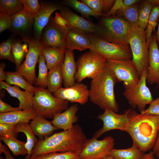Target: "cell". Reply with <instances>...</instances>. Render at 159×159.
I'll return each mask as SVG.
<instances>
[{"label": "cell", "instance_id": "1", "mask_svg": "<svg viewBox=\"0 0 159 159\" xmlns=\"http://www.w3.org/2000/svg\"><path fill=\"white\" fill-rule=\"evenodd\" d=\"M87 139L81 126L76 124L71 129L39 140L33 149L31 158L54 152L72 151L80 153Z\"/></svg>", "mask_w": 159, "mask_h": 159}, {"label": "cell", "instance_id": "2", "mask_svg": "<svg viewBox=\"0 0 159 159\" xmlns=\"http://www.w3.org/2000/svg\"><path fill=\"white\" fill-rule=\"evenodd\" d=\"M129 118L125 132L132 138V145L144 153L152 149L159 130V115L138 114L133 108Z\"/></svg>", "mask_w": 159, "mask_h": 159}, {"label": "cell", "instance_id": "3", "mask_svg": "<svg viewBox=\"0 0 159 159\" xmlns=\"http://www.w3.org/2000/svg\"><path fill=\"white\" fill-rule=\"evenodd\" d=\"M118 82L112 72L105 65L91 81L89 89L90 101L104 110L110 109L117 112L119 107L114 89Z\"/></svg>", "mask_w": 159, "mask_h": 159}, {"label": "cell", "instance_id": "4", "mask_svg": "<svg viewBox=\"0 0 159 159\" xmlns=\"http://www.w3.org/2000/svg\"><path fill=\"white\" fill-rule=\"evenodd\" d=\"M97 25V36L110 43L129 46L131 25L124 18L117 15H103Z\"/></svg>", "mask_w": 159, "mask_h": 159}, {"label": "cell", "instance_id": "5", "mask_svg": "<svg viewBox=\"0 0 159 159\" xmlns=\"http://www.w3.org/2000/svg\"><path fill=\"white\" fill-rule=\"evenodd\" d=\"M69 102L55 97L47 89L38 87L33 96V108L38 115L45 118H53L69 108Z\"/></svg>", "mask_w": 159, "mask_h": 159}, {"label": "cell", "instance_id": "6", "mask_svg": "<svg viewBox=\"0 0 159 159\" xmlns=\"http://www.w3.org/2000/svg\"><path fill=\"white\" fill-rule=\"evenodd\" d=\"M129 44L132 53V61L140 77L142 72L147 70L148 67L149 46L145 30L137 24L131 25Z\"/></svg>", "mask_w": 159, "mask_h": 159}, {"label": "cell", "instance_id": "7", "mask_svg": "<svg viewBox=\"0 0 159 159\" xmlns=\"http://www.w3.org/2000/svg\"><path fill=\"white\" fill-rule=\"evenodd\" d=\"M106 62V59L91 50L84 53L76 62L75 80L81 82L86 78L93 79L105 66Z\"/></svg>", "mask_w": 159, "mask_h": 159}, {"label": "cell", "instance_id": "8", "mask_svg": "<svg viewBox=\"0 0 159 159\" xmlns=\"http://www.w3.org/2000/svg\"><path fill=\"white\" fill-rule=\"evenodd\" d=\"M92 45L91 50L106 59H131L132 54L129 46L119 45L107 42L94 34H88Z\"/></svg>", "mask_w": 159, "mask_h": 159}, {"label": "cell", "instance_id": "9", "mask_svg": "<svg viewBox=\"0 0 159 159\" xmlns=\"http://www.w3.org/2000/svg\"><path fill=\"white\" fill-rule=\"evenodd\" d=\"M29 45L28 52L24 62L16 70V71L23 77L31 84H35L37 77L35 68L43 48L40 39L21 37Z\"/></svg>", "mask_w": 159, "mask_h": 159}, {"label": "cell", "instance_id": "10", "mask_svg": "<svg viewBox=\"0 0 159 159\" xmlns=\"http://www.w3.org/2000/svg\"><path fill=\"white\" fill-rule=\"evenodd\" d=\"M106 65L118 82H123L125 89L135 86L140 80V77L132 59H106Z\"/></svg>", "mask_w": 159, "mask_h": 159}, {"label": "cell", "instance_id": "11", "mask_svg": "<svg viewBox=\"0 0 159 159\" xmlns=\"http://www.w3.org/2000/svg\"><path fill=\"white\" fill-rule=\"evenodd\" d=\"M147 70L143 72L138 83L135 86L125 89L123 95L133 108L137 107L140 112L153 100L151 92L146 85Z\"/></svg>", "mask_w": 159, "mask_h": 159}, {"label": "cell", "instance_id": "12", "mask_svg": "<svg viewBox=\"0 0 159 159\" xmlns=\"http://www.w3.org/2000/svg\"><path fill=\"white\" fill-rule=\"evenodd\" d=\"M115 140L111 136L102 140H98L94 136L87 139L79 154L81 159H102L109 155L114 148Z\"/></svg>", "mask_w": 159, "mask_h": 159}, {"label": "cell", "instance_id": "13", "mask_svg": "<svg viewBox=\"0 0 159 159\" xmlns=\"http://www.w3.org/2000/svg\"><path fill=\"white\" fill-rule=\"evenodd\" d=\"M130 109L126 110L122 114H117L110 109L104 110L103 113L100 114L97 117L102 121V126L95 132L94 136L97 138L104 133L114 130L125 132L129 121V114Z\"/></svg>", "mask_w": 159, "mask_h": 159}, {"label": "cell", "instance_id": "14", "mask_svg": "<svg viewBox=\"0 0 159 159\" xmlns=\"http://www.w3.org/2000/svg\"><path fill=\"white\" fill-rule=\"evenodd\" d=\"M69 28H63L58 25L51 16L42 32L40 40L43 47L66 49V38Z\"/></svg>", "mask_w": 159, "mask_h": 159}, {"label": "cell", "instance_id": "15", "mask_svg": "<svg viewBox=\"0 0 159 159\" xmlns=\"http://www.w3.org/2000/svg\"><path fill=\"white\" fill-rule=\"evenodd\" d=\"M53 95L56 97L69 102L84 105L89 98V90L84 84L77 82L70 87H60L53 92Z\"/></svg>", "mask_w": 159, "mask_h": 159}, {"label": "cell", "instance_id": "16", "mask_svg": "<svg viewBox=\"0 0 159 159\" xmlns=\"http://www.w3.org/2000/svg\"><path fill=\"white\" fill-rule=\"evenodd\" d=\"M59 11L69 27L80 29L87 34H97L98 30L97 24L87 20L67 8L62 6Z\"/></svg>", "mask_w": 159, "mask_h": 159}, {"label": "cell", "instance_id": "17", "mask_svg": "<svg viewBox=\"0 0 159 159\" xmlns=\"http://www.w3.org/2000/svg\"><path fill=\"white\" fill-rule=\"evenodd\" d=\"M148 50V67L146 81L150 84H159V48L155 34L152 35Z\"/></svg>", "mask_w": 159, "mask_h": 159}, {"label": "cell", "instance_id": "18", "mask_svg": "<svg viewBox=\"0 0 159 159\" xmlns=\"http://www.w3.org/2000/svg\"><path fill=\"white\" fill-rule=\"evenodd\" d=\"M41 8L34 18V28L35 37L40 39L43 30L48 23L52 14L59 10L62 6L51 2H42Z\"/></svg>", "mask_w": 159, "mask_h": 159}, {"label": "cell", "instance_id": "19", "mask_svg": "<svg viewBox=\"0 0 159 159\" xmlns=\"http://www.w3.org/2000/svg\"><path fill=\"white\" fill-rule=\"evenodd\" d=\"M66 49L73 51L91 50L92 45L87 34L80 29L69 27L66 38Z\"/></svg>", "mask_w": 159, "mask_h": 159}, {"label": "cell", "instance_id": "20", "mask_svg": "<svg viewBox=\"0 0 159 159\" xmlns=\"http://www.w3.org/2000/svg\"><path fill=\"white\" fill-rule=\"evenodd\" d=\"M78 109L77 105L73 104L64 111L55 115L51 122L58 129L63 130L71 129L78 120L76 114Z\"/></svg>", "mask_w": 159, "mask_h": 159}, {"label": "cell", "instance_id": "21", "mask_svg": "<svg viewBox=\"0 0 159 159\" xmlns=\"http://www.w3.org/2000/svg\"><path fill=\"white\" fill-rule=\"evenodd\" d=\"M0 88L5 90L11 96L18 100L19 103L18 107L20 110L33 107L34 95L30 92L22 90L19 87L11 86L4 81L0 82Z\"/></svg>", "mask_w": 159, "mask_h": 159}, {"label": "cell", "instance_id": "22", "mask_svg": "<svg viewBox=\"0 0 159 159\" xmlns=\"http://www.w3.org/2000/svg\"><path fill=\"white\" fill-rule=\"evenodd\" d=\"M62 70L64 87L73 85L75 83V77L77 70L73 51L66 49Z\"/></svg>", "mask_w": 159, "mask_h": 159}, {"label": "cell", "instance_id": "23", "mask_svg": "<svg viewBox=\"0 0 159 159\" xmlns=\"http://www.w3.org/2000/svg\"><path fill=\"white\" fill-rule=\"evenodd\" d=\"M35 17L27 11L23 9L11 15V29L19 34L30 29L34 24Z\"/></svg>", "mask_w": 159, "mask_h": 159}, {"label": "cell", "instance_id": "24", "mask_svg": "<svg viewBox=\"0 0 159 159\" xmlns=\"http://www.w3.org/2000/svg\"><path fill=\"white\" fill-rule=\"evenodd\" d=\"M36 110L32 107L6 113H0V123L17 125L28 122L37 115Z\"/></svg>", "mask_w": 159, "mask_h": 159}, {"label": "cell", "instance_id": "25", "mask_svg": "<svg viewBox=\"0 0 159 159\" xmlns=\"http://www.w3.org/2000/svg\"><path fill=\"white\" fill-rule=\"evenodd\" d=\"M30 125L39 140H42L52 135L58 129L51 122L42 116L37 115L30 122Z\"/></svg>", "mask_w": 159, "mask_h": 159}, {"label": "cell", "instance_id": "26", "mask_svg": "<svg viewBox=\"0 0 159 159\" xmlns=\"http://www.w3.org/2000/svg\"><path fill=\"white\" fill-rule=\"evenodd\" d=\"M65 49L59 47H43L42 53L45 58L49 71L63 62Z\"/></svg>", "mask_w": 159, "mask_h": 159}, {"label": "cell", "instance_id": "27", "mask_svg": "<svg viewBox=\"0 0 159 159\" xmlns=\"http://www.w3.org/2000/svg\"><path fill=\"white\" fill-rule=\"evenodd\" d=\"M5 72L6 76L5 81L8 84L20 87L34 95L37 90L38 87L33 86L17 72Z\"/></svg>", "mask_w": 159, "mask_h": 159}, {"label": "cell", "instance_id": "28", "mask_svg": "<svg viewBox=\"0 0 159 159\" xmlns=\"http://www.w3.org/2000/svg\"><path fill=\"white\" fill-rule=\"evenodd\" d=\"M16 131L23 133L26 138L25 147L28 153L25 157L26 159H29L31 157L33 149L38 142V140L32 130L30 124L28 122L22 123L16 125Z\"/></svg>", "mask_w": 159, "mask_h": 159}, {"label": "cell", "instance_id": "29", "mask_svg": "<svg viewBox=\"0 0 159 159\" xmlns=\"http://www.w3.org/2000/svg\"><path fill=\"white\" fill-rule=\"evenodd\" d=\"M29 45L24 39L13 40L12 54L16 65V70L21 64L28 51Z\"/></svg>", "mask_w": 159, "mask_h": 159}, {"label": "cell", "instance_id": "30", "mask_svg": "<svg viewBox=\"0 0 159 159\" xmlns=\"http://www.w3.org/2000/svg\"><path fill=\"white\" fill-rule=\"evenodd\" d=\"M63 62L59 64L48 72L47 89L52 93L61 87L63 82L62 70Z\"/></svg>", "mask_w": 159, "mask_h": 159}, {"label": "cell", "instance_id": "31", "mask_svg": "<svg viewBox=\"0 0 159 159\" xmlns=\"http://www.w3.org/2000/svg\"><path fill=\"white\" fill-rule=\"evenodd\" d=\"M145 154L136 147L132 145L125 149L113 148L110 150L109 155L116 159H141Z\"/></svg>", "mask_w": 159, "mask_h": 159}, {"label": "cell", "instance_id": "32", "mask_svg": "<svg viewBox=\"0 0 159 159\" xmlns=\"http://www.w3.org/2000/svg\"><path fill=\"white\" fill-rule=\"evenodd\" d=\"M1 141L8 146L14 156L26 155L28 152L25 147L26 142L18 140L12 135L0 137Z\"/></svg>", "mask_w": 159, "mask_h": 159}, {"label": "cell", "instance_id": "33", "mask_svg": "<svg viewBox=\"0 0 159 159\" xmlns=\"http://www.w3.org/2000/svg\"><path fill=\"white\" fill-rule=\"evenodd\" d=\"M93 11L100 16L107 13L114 4L115 0H82Z\"/></svg>", "mask_w": 159, "mask_h": 159}, {"label": "cell", "instance_id": "34", "mask_svg": "<svg viewBox=\"0 0 159 159\" xmlns=\"http://www.w3.org/2000/svg\"><path fill=\"white\" fill-rule=\"evenodd\" d=\"M63 4L72 8L82 16L87 18L90 16L98 18L100 16L93 11L88 6L80 1L65 0L62 1Z\"/></svg>", "mask_w": 159, "mask_h": 159}, {"label": "cell", "instance_id": "35", "mask_svg": "<svg viewBox=\"0 0 159 159\" xmlns=\"http://www.w3.org/2000/svg\"><path fill=\"white\" fill-rule=\"evenodd\" d=\"M155 5L150 0L143 1L139 11L137 25L140 28L145 29L152 10Z\"/></svg>", "mask_w": 159, "mask_h": 159}, {"label": "cell", "instance_id": "36", "mask_svg": "<svg viewBox=\"0 0 159 159\" xmlns=\"http://www.w3.org/2000/svg\"><path fill=\"white\" fill-rule=\"evenodd\" d=\"M39 72L35 84L39 87L46 88L47 87L48 72L45 58L41 53L39 56Z\"/></svg>", "mask_w": 159, "mask_h": 159}, {"label": "cell", "instance_id": "37", "mask_svg": "<svg viewBox=\"0 0 159 159\" xmlns=\"http://www.w3.org/2000/svg\"><path fill=\"white\" fill-rule=\"evenodd\" d=\"M23 9L21 0H0V12L12 15Z\"/></svg>", "mask_w": 159, "mask_h": 159}, {"label": "cell", "instance_id": "38", "mask_svg": "<svg viewBox=\"0 0 159 159\" xmlns=\"http://www.w3.org/2000/svg\"><path fill=\"white\" fill-rule=\"evenodd\" d=\"M159 17V5H155L152 10L145 30L146 42L148 46L152 36V32L155 31Z\"/></svg>", "mask_w": 159, "mask_h": 159}, {"label": "cell", "instance_id": "39", "mask_svg": "<svg viewBox=\"0 0 159 159\" xmlns=\"http://www.w3.org/2000/svg\"><path fill=\"white\" fill-rule=\"evenodd\" d=\"M139 11L138 5L136 4L118 11L116 14L124 18L131 25H136L138 21Z\"/></svg>", "mask_w": 159, "mask_h": 159}, {"label": "cell", "instance_id": "40", "mask_svg": "<svg viewBox=\"0 0 159 159\" xmlns=\"http://www.w3.org/2000/svg\"><path fill=\"white\" fill-rule=\"evenodd\" d=\"M80 153L70 151L64 152H54L37 155L29 159H81Z\"/></svg>", "mask_w": 159, "mask_h": 159}, {"label": "cell", "instance_id": "41", "mask_svg": "<svg viewBox=\"0 0 159 159\" xmlns=\"http://www.w3.org/2000/svg\"><path fill=\"white\" fill-rule=\"evenodd\" d=\"M13 40L8 39L1 42L0 45V59H7L14 63L12 54Z\"/></svg>", "mask_w": 159, "mask_h": 159}, {"label": "cell", "instance_id": "42", "mask_svg": "<svg viewBox=\"0 0 159 159\" xmlns=\"http://www.w3.org/2000/svg\"><path fill=\"white\" fill-rule=\"evenodd\" d=\"M24 9L27 11L35 17L41 8V4L38 0H21Z\"/></svg>", "mask_w": 159, "mask_h": 159}, {"label": "cell", "instance_id": "43", "mask_svg": "<svg viewBox=\"0 0 159 159\" xmlns=\"http://www.w3.org/2000/svg\"><path fill=\"white\" fill-rule=\"evenodd\" d=\"M16 125L0 123V137L12 135L16 137L18 133L16 131Z\"/></svg>", "mask_w": 159, "mask_h": 159}, {"label": "cell", "instance_id": "44", "mask_svg": "<svg viewBox=\"0 0 159 159\" xmlns=\"http://www.w3.org/2000/svg\"><path fill=\"white\" fill-rule=\"evenodd\" d=\"M11 15L0 12V33L3 31L11 29Z\"/></svg>", "mask_w": 159, "mask_h": 159}, {"label": "cell", "instance_id": "45", "mask_svg": "<svg viewBox=\"0 0 159 159\" xmlns=\"http://www.w3.org/2000/svg\"><path fill=\"white\" fill-rule=\"evenodd\" d=\"M149 105L148 108L141 112L140 113L159 115V97L153 100Z\"/></svg>", "mask_w": 159, "mask_h": 159}, {"label": "cell", "instance_id": "46", "mask_svg": "<svg viewBox=\"0 0 159 159\" xmlns=\"http://www.w3.org/2000/svg\"><path fill=\"white\" fill-rule=\"evenodd\" d=\"M122 0H116L115 2L110 11L105 14L106 16L115 15L117 12L121 9L123 7Z\"/></svg>", "mask_w": 159, "mask_h": 159}, {"label": "cell", "instance_id": "47", "mask_svg": "<svg viewBox=\"0 0 159 159\" xmlns=\"http://www.w3.org/2000/svg\"><path fill=\"white\" fill-rule=\"evenodd\" d=\"M20 110L18 107H14L0 99V113H4Z\"/></svg>", "mask_w": 159, "mask_h": 159}, {"label": "cell", "instance_id": "48", "mask_svg": "<svg viewBox=\"0 0 159 159\" xmlns=\"http://www.w3.org/2000/svg\"><path fill=\"white\" fill-rule=\"evenodd\" d=\"M53 18L55 22L59 26L64 28H69L66 21L62 17L60 13L55 12V16Z\"/></svg>", "mask_w": 159, "mask_h": 159}, {"label": "cell", "instance_id": "49", "mask_svg": "<svg viewBox=\"0 0 159 159\" xmlns=\"http://www.w3.org/2000/svg\"><path fill=\"white\" fill-rule=\"evenodd\" d=\"M4 153L5 155V159H15L8 150V148L4 145L0 143V154Z\"/></svg>", "mask_w": 159, "mask_h": 159}, {"label": "cell", "instance_id": "50", "mask_svg": "<svg viewBox=\"0 0 159 159\" xmlns=\"http://www.w3.org/2000/svg\"><path fill=\"white\" fill-rule=\"evenodd\" d=\"M139 0H124L123 1V7L121 9L129 7L132 6L140 2Z\"/></svg>", "mask_w": 159, "mask_h": 159}, {"label": "cell", "instance_id": "51", "mask_svg": "<svg viewBox=\"0 0 159 159\" xmlns=\"http://www.w3.org/2000/svg\"><path fill=\"white\" fill-rule=\"evenodd\" d=\"M6 66V64L3 62L0 64V82L5 81L6 76L4 69Z\"/></svg>", "mask_w": 159, "mask_h": 159}, {"label": "cell", "instance_id": "52", "mask_svg": "<svg viewBox=\"0 0 159 159\" xmlns=\"http://www.w3.org/2000/svg\"><path fill=\"white\" fill-rule=\"evenodd\" d=\"M159 150V130L158 131L157 137L154 145L152 148V152L155 155Z\"/></svg>", "mask_w": 159, "mask_h": 159}, {"label": "cell", "instance_id": "53", "mask_svg": "<svg viewBox=\"0 0 159 159\" xmlns=\"http://www.w3.org/2000/svg\"><path fill=\"white\" fill-rule=\"evenodd\" d=\"M154 154L152 151H151L148 153L145 154L141 159H155Z\"/></svg>", "mask_w": 159, "mask_h": 159}, {"label": "cell", "instance_id": "54", "mask_svg": "<svg viewBox=\"0 0 159 159\" xmlns=\"http://www.w3.org/2000/svg\"><path fill=\"white\" fill-rule=\"evenodd\" d=\"M158 28L157 31L155 33V34L156 35V41L157 44L159 48V17L158 20Z\"/></svg>", "mask_w": 159, "mask_h": 159}, {"label": "cell", "instance_id": "55", "mask_svg": "<svg viewBox=\"0 0 159 159\" xmlns=\"http://www.w3.org/2000/svg\"><path fill=\"white\" fill-rule=\"evenodd\" d=\"M102 159H116L110 155H108Z\"/></svg>", "mask_w": 159, "mask_h": 159}, {"label": "cell", "instance_id": "56", "mask_svg": "<svg viewBox=\"0 0 159 159\" xmlns=\"http://www.w3.org/2000/svg\"><path fill=\"white\" fill-rule=\"evenodd\" d=\"M158 159H159V150L155 155Z\"/></svg>", "mask_w": 159, "mask_h": 159}, {"label": "cell", "instance_id": "57", "mask_svg": "<svg viewBox=\"0 0 159 159\" xmlns=\"http://www.w3.org/2000/svg\"></svg>", "mask_w": 159, "mask_h": 159}, {"label": "cell", "instance_id": "58", "mask_svg": "<svg viewBox=\"0 0 159 159\" xmlns=\"http://www.w3.org/2000/svg\"></svg>", "mask_w": 159, "mask_h": 159}]
</instances>
